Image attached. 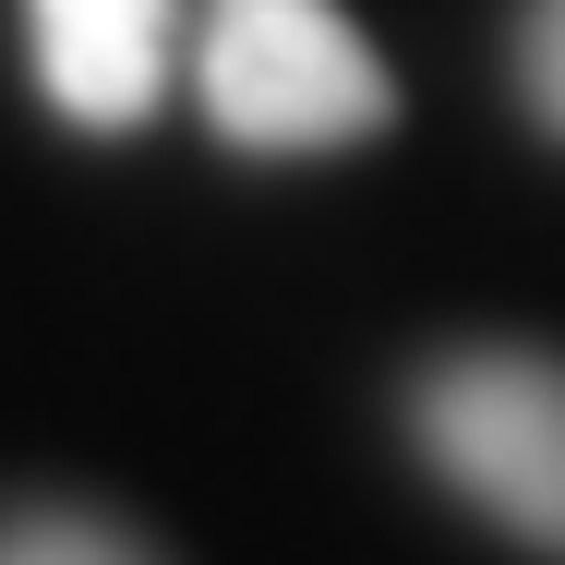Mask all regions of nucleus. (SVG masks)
Masks as SVG:
<instances>
[{"mask_svg":"<svg viewBox=\"0 0 565 565\" xmlns=\"http://www.w3.org/2000/svg\"><path fill=\"white\" fill-rule=\"evenodd\" d=\"M397 422L469 518H493L518 554L565 565V349L530 338L434 349L397 385Z\"/></svg>","mask_w":565,"mask_h":565,"instance_id":"1","label":"nucleus"},{"mask_svg":"<svg viewBox=\"0 0 565 565\" xmlns=\"http://www.w3.org/2000/svg\"><path fill=\"white\" fill-rule=\"evenodd\" d=\"M0 565H169V554L97 493H12L0 505Z\"/></svg>","mask_w":565,"mask_h":565,"instance_id":"4","label":"nucleus"},{"mask_svg":"<svg viewBox=\"0 0 565 565\" xmlns=\"http://www.w3.org/2000/svg\"><path fill=\"white\" fill-rule=\"evenodd\" d=\"M169 36H181V0H24L36 85H49V109L85 120V132H132L157 109Z\"/></svg>","mask_w":565,"mask_h":565,"instance_id":"3","label":"nucleus"},{"mask_svg":"<svg viewBox=\"0 0 565 565\" xmlns=\"http://www.w3.org/2000/svg\"><path fill=\"white\" fill-rule=\"evenodd\" d=\"M518 85H530L542 132H565V0H530V24H518Z\"/></svg>","mask_w":565,"mask_h":565,"instance_id":"5","label":"nucleus"},{"mask_svg":"<svg viewBox=\"0 0 565 565\" xmlns=\"http://www.w3.org/2000/svg\"><path fill=\"white\" fill-rule=\"evenodd\" d=\"M193 85L241 157H326V145H373L397 120V85L338 0H217Z\"/></svg>","mask_w":565,"mask_h":565,"instance_id":"2","label":"nucleus"}]
</instances>
